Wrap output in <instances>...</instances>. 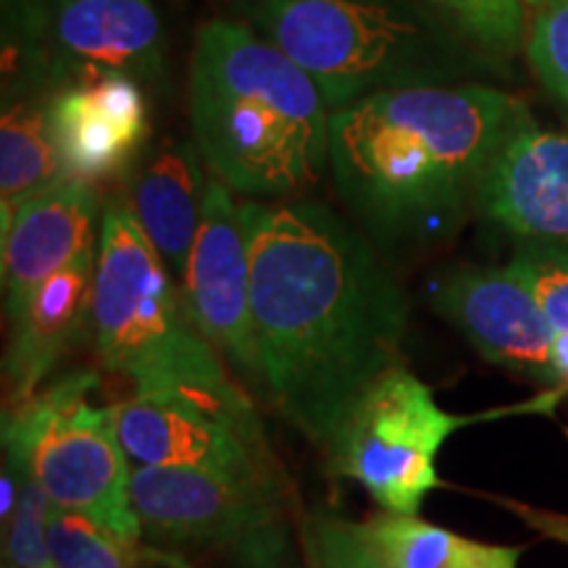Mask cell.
Returning <instances> with one entry per match:
<instances>
[{"label": "cell", "instance_id": "9", "mask_svg": "<svg viewBox=\"0 0 568 568\" xmlns=\"http://www.w3.org/2000/svg\"><path fill=\"white\" fill-rule=\"evenodd\" d=\"M132 466H193L232 477L282 481L280 460L243 387L166 385L113 403Z\"/></svg>", "mask_w": 568, "mask_h": 568}, {"label": "cell", "instance_id": "5", "mask_svg": "<svg viewBox=\"0 0 568 568\" xmlns=\"http://www.w3.org/2000/svg\"><path fill=\"white\" fill-rule=\"evenodd\" d=\"M90 326L98 358L134 389L195 385L237 389L230 368L184 308L182 290L126 203L101 213Z\"/></svg>", "mask_w": 568, "mask_h": 568}, {"label": "cell", "instance_id": "17", "mask_svg": "<svg viewBox=\"0 0 568 568\" xmlns=\"http://www.w3.org/2000/svg\"><path fill=\"white\" fill-rule=\"evenodd\" d=\"M92 274L95 247L42 282L11 318V339L3 361V414L30 406L40 395L42 382L82 332L84 318H90Z\"/></svg>", "mask_w": 568, "mask_h": 568}, {"label": "cell", "instance_id": "14", "mask_svg": "<svg viewBox=\"0 0 568 568\" xmlns=\"http://www.w3.org/2000/svg\"><path fill=\"white\" fill-rule=\"evenodd\" d=\"M98 193L92 182L69 176L30 197L3 222V308L9 322L42 282L95 247Z\"/></svg>", "mask_w": 568, "mask_h": 568}, {"label": "cell", "instance_id": "10", "mask_svg": "<svg viewBox=\"0 0 568 568\" xmlns=\"http://www.w3.org/2000/svg\"><path fill=\"white\" fill-rule=\"evenodd\" d=\"M287 485L193 466H134L132 506L161 550L230 548L284 518Z\"/></svg>", "mask_w": 568, "mask_h": 568}, {"label": "cell", "instance_id": "15", "mask_svg": "<svg viewBox=\"0 0 568 568\" xmlns=\"http://www.w3.org/2000/svg\"><path fill=\"white\" fill-rule=\"evenodd\" d=\"M55 140L71 176L95 182L142 153L148 105L138 80L103 74L67 84L51 95Z\"/></svg>", "mask_w": 568, "mask_h": 568}, {"label": "cell", "instance_id": "24", "mask_svg": "<svg viewBox=\"0 0 568 568\" xmlns=\"http://www.w3.org/2000/svg\"><path fill=\"white\" fill-rule=\"evenodd\" d=\"M53 500L34 477L32 466L21 487L19 506L3 527V568H55L48 545Z\"/></svg>", "mask_w": 568, "mask_h": 568}, {"label": "cell", "instance_id": "7", "mask_svg": "<svg viewBox=\"0 0 568 568\" xmlns=\"http://www.w3.org/2000/svg\"><path fill=\"white\" fill-rule=\"evenodd\" d=\"M95 372H74L40 389L27 408L3 414L19 424L30 466L53 506L103 524L126 542H140L132 506V460L116 432L111 406L90 400Z\"/></svg>", "mask_w": 568, "mask_h": 568}, {"label": "cell", "instance_id": "8", "mask_svg": "<svg viewBox=\"0 0 568 568\" xmlns=\"http://www.w3.org/2000/svg\"><path fill=\"white\" fill-rule=\"evenodd\" d=\"M6 32V88L61 90L92 77L151 80L163 71L166 32L153 0H27Z\"/></svg>", "mask_w": 568, "mask_h": 568}, {"label": "cell", "instance_id": "2", "mask_svg": "<svg viewBox=\"0 0 568 568\" xmlns=\"http://www.w3.org/2000/svg\"><path fill=\"white\" fill-rule=\"evenodd\" d=\"M529 113L477 82L416 84L332 111L329 174L345 209L382 245L435 240L458 222Z\"/></svg>", "mask_w": 568, "mask_h": 568}, {"label": "cell", "instance_id": "27", "mask_svg": "<svg viewBox=\"0 0 568 568\" xmlns=\"http://www.w3.org/2000/svg\"><path fill=\"white\" fill-rule=\"evenodd\" d=\"M516 516H521L531 529H537L542 537L556 539V542L568 545V516L566 514H550V510H539L524 503H506Z\"/></svg>", "mask_w": 568, "mask_h": 568}, {"label": "cell", "instance_id": "13", "mask_svg": "<svg viewBox=\"0 0 568 568\" xmlns=\"http://www.w3.org/2000/svg\"><path fill=\"white\" fill-rule=\"evenodd\" d=\"M477 209L524 243L568 247V132L524 119L487 169Z\"/></svg>", "mask_w": 568, "mask_h": 568}, {"label": "cell", "instance_id": "23", "mask_svg": "<svg viewBox=\"0 0 568 568\" xmlns=\"http://www.w3.org/2000/svg\"><path fill=\"white\" fill-rule=\"evenodd\" d=\"M301 550L308 568H393L374 550L358 521L335 514L303 518Z\"/></svg>", "mask_w": 568, "mask_h": 568}, {"label": "cell", "instance_id": "21", "mask_svg": "<svg viewBox=\"0 0 568 568\" xmlns=\"http://www.w3.org/2000/svg\"><path fill=\"white\" fill-rule=\"evenodd\" d=\"M48 545L55 568H142L140 550L92 518L53 506Z\"/></svg>", "mask_w": 568, "mask_h": 568}, {"label": "cell", "instance_id": "22", "mask_svg": "<svg viewBox=\"0 0 568 568\" xmlns=\"http://www.w3.org/2000/svg\"><path fill=\"white\" fill-rule=\"evenodd\" d=\"M524 53L545 92L568 113V0H529Z\"/></svg>", "mask_w": 568, "mask_h": 568}, {"label": "cell", "instance_id": "25", "mask_svg": "<svg viewBox=\"0 0 568 568\" xmlns=\"http://www.w3.org/2000/svg\"><path fill=\"white\" fill-rule=\"evenodd\" d=\"M508 268L535 293L556 332H568V247L524 243Z\"/></svg>", "mask_w": 568, "mask_h": 568}, {"label": "cell", "instance_id": "12", "mask_svg": "<svg viewBox=\"0 0 568 568\" xmlns=\"http://www.w3.org/2000/svg\"><path fill=\"white\" fill-rule=\"evenodd\" d=\"M426 297L489 364L558 389L556 326L508 266H447L429 282Z\"/></svg>", "mask_w": 568, "mask_h": 568}, {"label": "cell", "instance_id": "19", "mask_svg": "<svg viewBox=\"0 0 568 568\" xmlns=\"http://www.w3.org/2000/svg\"><path fill=\"white\" fill-rule=\"evenodd\" d=\"M374 550L393 568H516L521 548L466 539L418 516L376 514L361 524Z\"/></svg>", "mask_w": 568, "mask_h": 568}, {"label": "cell", "instance_id": "28", "mask_svg": "<svg viewBox=\"0 0 568 568\" xmlns=\"http://www.w3.org/2000/svg\"><path fill=\"white\" fill-rule=\"evenodd\" d=\"M552 361H556L558 389L568 393V332H556V343H552Z\"/></svg>", "mask_w": 568, "mask_h": 568}, {"label": "cell", "instance_id": "1", "mask_svg": "<svg viewBox=\"0 0 568 568\" xmlns=\"http://www.w3.org/2000/svg\"><path fill=\"white\" fill-rule=\"evenodd\" d=\"M255 393L316 447L403 364L410 308L364 232L326 203L247 201Z\"/></svg>", "mask_w": 568, "mask_h": 568}, {"label": "cell", "instance_id": "3", "mask_svg": "<svg viewBox=\"0 0 568 568\" xmlns=\"http://www.w3.org/2000/svg\"><path fill=\"white\" fill-rule=\"evenodd\" d=\"M332 109L305 71L240 19L201 27L190 124L205 166L234 195L284 201L329 172Z\"/></svg>", "mask_w": 568, "mask_h": 568}, {"label": "cell", "instance_id": "20", "mask_svg": "<svg viewBox=\"0 0 568 568\" xmlns=\"http://www.w3.org/2000/svg\"><path fill=\"white\" fill-rule=\"evenodd\" d=\"M466 45L489 59H510L527 40L529 0H416Z\"/></svg>", "mask_w": 568, "mask_h": 568}, {"label": "cell", "instance_id": "18", "mask_svg": "<svg viewBox=\"0 0 568 568\" xmlns=\"http://www.w3.org/2000/svg\"><path fill=\"white\" fill-rule=\"evenodd\" d=\"M9 90L0 119V222L11 219L21 203L71 176L53 130V90L38 84L3 88Z\"/></svg>", "mask_w": 568, "mask_h": 568}, {"label": "cell", "instance_id": "11", "mask_svg": "<svg viewBox=\"0 0 568 568\" xmlns=\"http://www.w3.org/2000/svg\"><path fill=\"white\" fill-rule=\"evenodd\" d=\"M184 308L230 374L258 385L251 311V219L245 203L211 174L201 230L182 280Z\"/></svg>", "mask_w": 568, "mask_h": 568}, {"label": "cell", "instance_id": "6", "mask_svg": "<svg viewBox=\"0 0 568 568\" xmlns=\"http://www.w3.org/2000/svg\"><path fill=\"white\" fill-rule=\"evenodd\" d=\"M560 395H566L564 389H552L531 406L458 416L439 408L435 389L400 364L382 374L358 397L326 447V458L337 477L364 487L385 514L418 516L424 497L443 487L437 458L453 432L514 410H545Z\"/></svg>", "mask_w": 568, "mask_h": 568}, {"label": "cell", "instance_id": "26", "mask_svg": "<svg viewBox=\"0 0 568 568\" xmlns=\"http://www.w3.org/2000/svg\"><path fill=\"white\" fill-rule=\"evenodd\" d=\"M224 550V568H308L284 518L251 531Z\"/></svg>", "mask_w": 568, "mask_h": 568}, {"label": "cell", "instance_id": "16", "mask_svg": "<svg viewBox=\"0 0 568 568\" xmlns=\"http://www.w3.org/2000/svg\"><path fill=\"white\" fill-rule=\"evenodd\" d=\"M211 172L195 140L163 138L142 148L130 172L126 203L182 287L197 230H201Z\"/></svg>", "mask_w": 568, "mask_h": 568}, {"label": "cell", "instance_id": "4", "mask_svg": "<svg viewBox=\"0 0 568 568\" xmlns=\"http://www.w3.org/2000/svg\"><path fill=\"white\" fill-rule=\"evenodd\" d=\"M232 11L297 63L332 111L464 74L466 42L416 0H232Z\"/></svg>", "mask_w": 568, "mask_h": 568}]
</instances>
